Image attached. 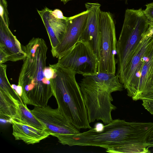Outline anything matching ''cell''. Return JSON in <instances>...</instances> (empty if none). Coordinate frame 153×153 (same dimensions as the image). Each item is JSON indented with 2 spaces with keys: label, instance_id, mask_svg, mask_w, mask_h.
Returning a JSON list of instances; mask_svg holds the SVG:
<instances>
[{
  "label": "cell",
  "instance_id": "6da1fadb",
  "mask_svg": "<svg viewBox=\"0 0 153 153\" xmlns=\"http://www.w3.org/2000/svg\"><path fill=\"white\" fill-rule=\"evenodd\" d=\"M153 128V122L113 120L105 125L98 123L87 131L67 136L61 144L100 147L113 153H149L147 140Z\"/></svg>",
  "mask_w": 153,
  "mask_h": 153
},
{
  "label": "cell",
  "instance_id": "7a4b0ae2",
  "mask_svg": "<svg viewBox=\"0 0 153 153\" xmlns=\"http://www.w3.org/2000/svg\"><path fill=\"white\" fill-rule=\"evenodd\" d=\"M25 47L27 55L23 60L18 84L22 88L19 96L25 105L46 106L53 96L51 79L44 72L48 47L43 39L35 37Z\"/></svg>",
  "mask_w": 153,
  "mask_h": 153
},
{
  "label": "cell",
  "instance_id": "3957f363",
  "mask_svg": "<svg viewBox=\"0 0 153 153\" xmlns=\"http://www.w3.org/2000/svg\"><path fill=\"white\" fill-rule=\"evenodd\" d=\"M51 65L54 70L51 84L58 109L78 129L91 128L76 72L56 63Z\"/></svg>",
  "mask_w": 153,
  "mask_h": 153
},
{
  "label": "cell",
  "instance_id": "277c9868",
  "mask_svg": "<svg viewBox=\"0 0 153 153\" xmlns=\"http://www.w3.org/2000/svg\"><path fill=\"white\" fill-rule=\"evenodd\" d=\"M149 26V21L141 8L126 10L122 29L116 45V75L119 79Z\"/></svg>",
  "mask_w": 153,
  "mask_h": 153
},
{
  "label": "cell",
  "instance_id": "5b68a950",
  "mask_svg": "<svg viewBox=\"0 0 153 153\" xmlns=\"http://www.w3.org/2000/svg\"><path fill=\"white\" fill-rule=\"evenodd\" d=\"M100 42L98 72L115 74L117 54L115 25L110 12L100 10L99 15Z\"/></svg>",
  "mask_w": 153,
  "mask_h": 153
},
{
  "label": "cell",
  "instance_id": "8992f818",
  "mask_svg": "<svg viewBox=\"0 0 153 153\" xmlns=\"http://www.w3.org/2000/svg\"><path fill=\"white\" fill-rule=\"evenodd\" d=\"M56 64L84 76L98 72L99 60L86 43L79 41Z\"/></svg>",
  "mask_w": 153,
  "mask_h": 153
},
{
  "label": "cell",
  "instance_id": "52a82bcc",
  "mask_svg": "<svg viewBox=\"0 0 153 153\" xmlns=\"http://www.w3.org/2000/svg\"><path fill=\"white\" fill-rule=\"evenodd\" d=\"M31 113L45 127V131L60 143L65 136L80 132L59 110L49 106H34Z\"/></svg>",
  "mask_w": 153,
  "mask_h": 153
},
{
  "label": "cell",
  "instance_id": "ba28073f",
  "mask_svg": "<svg viewBox=\"0 0 153 153\" xmlns=\"http://www.w3.org/2000/svg\"><path fill=\"white\" fill-rule=\"evenodd\" d=\"M153 43V34L145 35L137 47L130 60L119 79L127 91V95L137 101L140 74L143 57Z\"/></svg>",
  "mask_w": 153,
  "mask_h": 153
},
{
  "label": "cell",
  "instance_id": "9c48e42d",
  "mask_svg": "<svg viewBox=\"0 0 153 153\" xmlns=\"http://www.w3.org/2000/svg\"><path fill=\"white\" fill-rule=\"evenodd\" d=\"M88 10L73 16L68 17L65 35L57 47L51 51L53 57L61 58L79 41L85 29L87 18Z\"/></svg>",
  "mask_w": 153,
  "mask_h": 153
},
{
  "label": "cell",
  "instance_id": "30bf717a",
  "mask_svg": "<svg viewBox=\"0 0 153 153\" xmlns=\"http://www.w3.org/2000/svg\"><path fill=\"white\" fill-rule=\"evenodd\" d=\"M4 20L0 17V64L23 60L27 54L23 46Z\"/></svg>",
  "mask_w": 153,
  "mask_h": 153
},
{
  "label": "cell",
  "instance_id": "8fae6325",
  "mask_svg": "<svg viewBox=\"0 0 153 153\" xmlns=\"http://www.w3.org/2000/svg\"><path fill=\"white\" fill-rule=\"evenodd\" d=\"M37 12L46 29L51 49L54 50L60 42L65 33L68 17L59 9L52 10L47 7Z\"/></svg>",
  "mask_w": 153,
  "mask_h": 153
},
{
  "label": "cell",
  "instance_id": "7c38bea8",
  "mask_svg": "<svg viewBox=\"0 0 153 153\" xmlns=\"http://www.w3.org/2000/svg\"><path fill=\"white\" fill-rule=\"evenodd\" d=\"M86 10H88L86 24L79 41L86 43L97 57L99 53V15L100 4L98 3H86Z\"/></svg>",
  "mask_w": 153,
  "mask_h": 153
},
{
  "label": "cell",
  "instance_id": "4fadbf2b",
  "mask_svg": "<svg viewBox=\"0 0 153 153\" xmlns=\"http://www.w3.org/2000/svg\"><path fill=\"white\" fill-rule=\"evenodd\" d=\"M79 85L103 90L111 93L122 91L124 88L116 74L102 72L83 76Z\"/></svg>",
  "mask_w": 153,
  "mask_h": 153
},
{
  "label": "cell",
  "instance_id": "5bb4252c",
  "mask_svg": "<svg viewBox=\"0 0 153 153\" xmlns=\"http://www.w3.org/2000/svg\"><path fill=\"white\" fill-rule=\"evenodd\" d=\"M140 75L137 100L153 93V43L143 56Z\"/></svg>",
  "mask_w": 153,
  "mask_h": 153
},
{
  "label": "cell",
  "instance_id": "9a60e30c",
  "mask_svg": "<svg viewBox=\"0 0 153 153\" xmlns=\"http://www.w3.org/2000/svg\"><path fill=\"white\" fill-rule=\"evenodd\" d=\"M12 134L16 140H21L27 144L39 143L50 135L46 131L11 120Z\"/></svg>",
  "mask_w": 153,
  "mask_h": 153
},
{
  "label": "cell",
  "instance_id": "2e32d148",
  "mask_svg": "<svg viewBox=\"0 0 153 153\" xmlns=\"http://www.w3.org/2000/svg\"><path fill=\"white\" fill-rule=\"evenodd\" d=\"M18 101L0 90V116L1 119L18 121L20 119Z\"/></svg>",
  "mask_w": 153,
  "mask_h": 153
},
{
  "label": "cell",
  "instance_id": "e0dca14e",
  "mask_svg": "<svg viewBox=\"0 0 153 153\" xmlns=\"http://www.w3.org/2000/svg\"><path fill=\"white\" fill-rule=\"evenodd\" d=\"M19 107L20 119L17 122L45 131V126L34 116L26 105L19 102Z\"/></svg>",
  "mask_w": 153,
  "mask_h": 153
},
{
  "label": "cell",
  "instance_id": "ac0fdd59",
  "mask_svg": "<svg viewBox=\"0 0 153 153\" xmlns=\"http://www.w3.org/2000/svg\"><path fill=\"white\" fill-rule=\"evenodd\" d=\"M7 65L0 64V90L20 102H23L21 97L12 87L8 81L6 74Z\"/></svg>",
  "mask_w": 153,
  "mask_h": 153
},
{
  "label": "cell",
  "instance_id": "d6986e66",
  "mask_svg": "<svg viewBox=\"0 0 153 153\" xmlns=\"http://www.w3.org/2000/svg\"><path fill=\"white\" fill-rule=\"evenodd\" d=\"M0 17L9 25V22L7 10V3L6 0H0Z\"/></svg>",
  "mask_w": 153,
  "mask_h": 153
},
{
  "label": "cell",
  "instance_id": "ffe728a7",
  "mask_svg": "<svg viewBox=\"0 0 153 153\" xmlns=\"http://www.w3.org/2000/svg\"><path fill=\"white\" fill-rule=\"evenodd\" d=\"M146 8L143 10L144 13L149 23L153 22V2L146 5Z\"/></svg>",
  "mask_w": 153,
  "mask_h": 153
},
{
  "label": "cell",
  "instance_id": "44dd1931",
  "mask_svg": "<svg viewBox=\"0 0 153 153\" xmlns=\"http://www.w3.org/2000/svg\"><path fill=\"white\" fill-rule=\"evenodd\" d=\"M142 100V105L150 113L153 115V100L144 99Z\"/></svg>",
  "mask_w": 153,
  "mask_h": 153
},
{
  "label": "cell",
  "instance_id": "7402d4cb",
  "mask_svg": "<svg viewBox=\"0 0 153 153\" xmlns=\"http://www.w3.org/2000/svg\"><path fill=\"white\" fill-rule=\"evenodd\" d=\"M147 145L149 148L153 147V128L151 131L147 138Z\"/></svg>",
  "mask_w": 153,
  "mask_h": 153
},
{
  "label": "cell",
  "instance_id": "603a6c76",
  "mask_svg": "<svg viewBox=\"0 0 153 153\" xmlns=\"http://www.w3.org/2000/svg\"><path fill=\"white\" fill-rule=\"evenodd\" d=\"M150 99L153 100V93H151L149 94V95H147L145 97L142 99H142Z\"/></svg>",
  "mask_w": 153,
  "mask_h": 153
},
{
  "label": "cell",
  "instance_id": "cb8c5ba5",
  "mask_svg": "<svg viewBox=\"0 0 153 153\" xmlns=\"http://www.w3.org/2000/svg\"><path fill=\"white\" fill-rule=\"evenodd\" d=\"M71 0H61V1H62L64 4H65L68 1Z\"/></svg>",
  "mask_w": 153,
  "mask_h": 153
},
{
  "label": "cell",
  "instance_id": "d4e9b609",
  "mask_svg": "<svg viewBox=\"0 0 153 153\" xmlns=\"http://www.w3.org/2000/svg\"><path fill=\"white\" fill-rule=\"evenodd\" d=\"M149 28L153 27V22L149 23Z\"/></svg>",
  "mask_w": 153,
  "mask_h": 153
},
{
  "label": "cell",
  "instance_id": "484cf974",
  "mask_svg": "<svg viewBox=\"0 0 153 153\" xmlns=\"http://www.w3.org/2000/svg\"></svg>",
  "mask_w": 153,
  "mask_h": 153
}]
</instances>
